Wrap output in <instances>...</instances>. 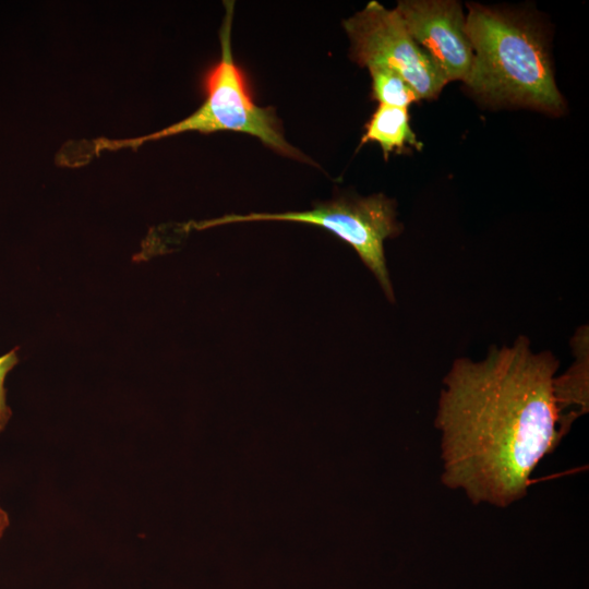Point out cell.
I'll list each match as a JSON object with an SVG mask.
<instances>
[{"instance_id": "obj_2", "label": "cell", "mask_w": 589, "mask_h": 589, "mask_svg": "<svg viewBox=\"0 0 589 589\" xmlns=\"http://www.w3.org/2000/svg\"><path fill=\"white\" fill-rule=\"evenodd\" d=\"M467 8L473 61L466 85L489 103L562 113L565 101L540 31L512 13L476 3Z\"/></svg>"}, {"instance_id": "obj_6", "label": "cell", "mask_w": 589, "mask_h": 589, "mask_svg": "<svg viewBox=\"0 0 589 589\" xmlns=\"http://www.w3.org/2000/svg\"><path fill=\"white\" fill-rule=\"evenodd\" d=\"M395 11L414 41L430 55L448 82L467 80L473 49L459 2L402 0Z\"/></svg>"}, {"instance_id": "obj_1", "label": "cell", "mask_w": 589, "mask_h": 589, "mask_svg": "<svg viewBox=\"0 0 589 589\" xmlns=\"http://www.w3.org/2000/svg\"><path fill=\"white\" fill-rule=\"evenodd\" d=\"M558 359L526 336L457 358L437 401L441 480L474 505L507 507L526 496L537 465L563 438L554 395Z\"/></svg>"}, {"instance_id": "obj_9", "label": "cell", "mask_w": 589, "mask_h": 589, "mask_svg": "<svg viewBox=\"0 0 589 589\" xmlns=\"http://www.w3.org/2000/svg\"><path fill=\"white\" fill-rule=\"evenodd\" d=\"M372 79V95L380 105L408 108L421 98L396 70L383 64L368 67Z\"/></svg>"}, {"instance_id": "obj_4", "label": "cell", "mask_w": 589, "mask_h": 589, "mask_svg": "<svg viewBox=\"0 0 589 589\" xmlns=\"http://www.w3.org/2000/svg\"><path fill=\"white\" fill-rule=\"evenodd\" d=\"M294 221L323 227L350 244L373 273L385 296L394 302V290L386 267L384 242L400 232L393 201L383 194L340 197L310 211L226 215L194 224L196 229L247 221Z\"/></svg>"}, {"instance_id": "obj_10", "label": "cell", "mask_w": 589, "mask_h": 589, "mask_svg": "<svg viewBox=\"0 0 589 589\" xmlns=\"http://www.w3.org/2000/svg\"><path fill=\"white\" fill-rule=\"evenodd\" d=\"M15 347L11 351L0 356V433H2L11 419L12 410L7 402V389L4 386L7 375L16 365L19 359Z\"/></svg>"}, {"instance_id": "obj_5", "label": "cell", "mask_w": 589, "mask_h": 589, "mask_svg": "<svg viewBox=\"0 0 589 589\" xmlns=\"http://www.w3.org/2000/svg\"><path fill=\"white\" fill-rule=\"evenodd\" d=\"M351 57L362 67L383 64L399 72L421 99L437 97L448 83L430 55L419 46L394 10L370 1L344 21Z\"/></svg>"}, {"instance_id": "obj_11", "label": "cell", "mask_w": 589, "mask_h": 589, "mask_svg": "<svg viewBox=\"0 0 589 589\" xmlns=\"http://www.w3.org/2000/svg\"><path fill=\"white\" fill-rule=\"evenodd\" d=\"M9 526H10L9 514L3 507L0 506V541L3 538Z\"/></svg>"}, {"instance_id": "obj_3", "label": "cell", "mask_w": 589, "mask_h": 589, "mask_svg": "<svg viewBox=\"0 0 589 589\" xmlns=\"http://www.w3.org/2000/svg\"><path fill=\"white\" fill-rule=\"evenodd\" d=\"M233 1L225 2V16L219 32L220 59L206 74L204 103L187 118L154 133L127 140L97 139L88 153L136 148L146 142L179 133L197 131H238L253 135L271 148L290 157L302 158L283 136L273 111L256 106L248 92L243 75L231 49Z\"/></svg>"}, {"instance_id": "obj_7", "label": "cell", "mask_w": 589, "mask_h": 589, "mask_svg": "<svg viewBox=\"0 0 589 589\" xmlns=\"http://www.w3.org/2000/svg\"><path fill=\"white\" fill-rule=\"evenodd\" d=\"M575 361L562 375L554 378V395L560 413V431L564 437L573 422L588 411L589 352L588 327L577 329L572 339Z\"/></svg>"}, {"instance_id": "obj_8", "label": "cell", "mask_w": 589, "mask_h": 589, "mask_svg": "<svg viewBox=\"0 0 589 589\" xmlns=\"http://www.w3.org/2000/svg\"><path fill=\"white\" fill-rule=\"evenodd\" d=\"M368 142L377 143L385 159L394 152L401 154L408 151V146L422 148V143L410 127L408 108L386 105H380L365 125L361 144Z\"/></svg>"}]
</instances>
